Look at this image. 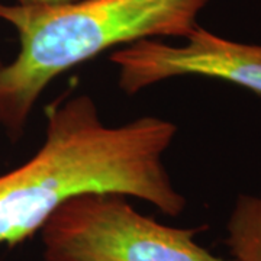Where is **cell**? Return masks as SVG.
I'll return each instance as SVG.
<instances>
[{"instance_id": "1", "label": "cell", "mask_w": 261, "mask_h": 261, "mask_svg": "<svg viewBox=\"0 0 261 261\" xmlns=\"http://www.w3.org/2000/svg\"><path fill=\"white\" fill-rule=\"evenodd\" d=\"M211 0H75L58 6L0 3L19 53L0 70V128L18 141L48 84L118 45L145 38H187Z\"/></svg>"}, {"instance_id": "2", "label": "cell", "mask_w": 261, "mask_h": 261, "mask_svg": "<svg viewBox=\"0 0 261 261\" xmlns=\"http://www.w3.org/2000/svg\"><path fill=\"white\" fill-rule=\"evenodd\" d=\"M205 229L160 224L123 195L84 193L60 206L39 233L45 261H237L196 243Z\"/></svg>"}, {"instance_id": "3", "label": "cell", "mask_w": 261, "mask_h": 261, "mask_svg": "<svg viewBox=\"0 0 261 261\" xmlns=\"http://www.w3.org/2000/svg\"><path fill=\"white\" fill-rule=\"evenodd\" d=\"M185 39L173 45L145 38L115 49L109 60L118 67L119 89L132 96L173 77L197 75L261 94V45L226 39L200 25Z\"/></svg>"}, {"instance_id": "4", "label": "cell", "mask_w": 261, "mask_h": 261, "mask_svg": "<svg viewBox=\"0 0 261 261\" xmlns=\"http://www.w3.org/2000/svg\"><path fill=\"white\" fill-rule=\"evenodd\" d=\"M229 252L237 261H261V195H240L226 224Z\"/></svg>"}, {"instance_id": "5", "label": "cell", "mask_w": 261, "mask_h": 261, "mask_svg": "<svg viewBox=\"0 0 261 261\" xmlns=\"http://www.w3.org/2000/svg\"><path fill=\"white\" fill-rule=\"evenodd\" d=\"M75 0H18V5L20 6H58L71 3Z\"/></svg>"}, {"instance_id": "6", "label": "cell", "mask_w": 261, "mask_h": 261, "mask_svg": "<svg viewBox=\"0 0 261 261\" xmlns=\"http://www.w3.org/2000/svg\"><path fill=\"white\" fill-rule=\"evenodd\" d=\"M3 65H5V64H3V61H2V60H0V70H2V68H3Z\"/></svg>"}]
</instances>
